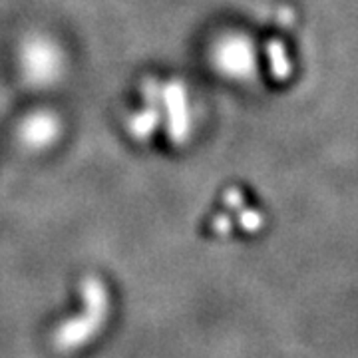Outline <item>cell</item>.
I'll return each mask as SVG.
<instances>
[{
	"label": "cell",
	"instance_id": "obj_1",
	"mask_svg": "<svg viewBox=\"0 0 358 358\" xmlns=\"http://www.w3.org/2000/svg\"><path fill=\"white\" fill-rule=\"evenodd\" d=\"M82 296L86 305L84 313L78 319L64 322L56 333V345L62 350H72L86 345L102 329L108 317L110 299L106 287L98 279H86L82 282Z\"/></svg>",
	"mask_w": 358,
	"mask_h": 358
}]
</instances>
